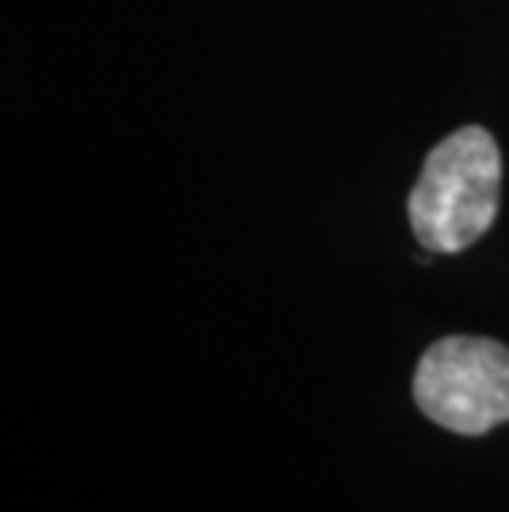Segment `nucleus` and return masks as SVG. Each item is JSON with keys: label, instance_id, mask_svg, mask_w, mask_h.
<instances>
[{"label": "nucleus", "instance_id": "nucleus-1", "mask_svg": "<svg viewBox=\"0 0 509 512\" xmlns=\"http://www.w3.org/2000/svg\"><path fill=\"white\" fill-rule=\"evenodd\" d=\"M503 159L483 126H463L430 149L407 199L410 228L433 255H457L490 232L500 209Z\"/></svg>", "mask_w": 509, "mask_h": 512}, {"label": "nucleus", "instance_id": "nucleus-2", "mask_svg": "<svg viewBox=\"0 0 509 512\" xmlns=\"http://www.w3.org/2000/svg\"><path fill=\"white\" fill-rule=\"evenodd\" d=\"M414 400L437 427L483 437L509 420V351L490 337H443L420 357Z\"/></svg>", "mask_w": 509, "mask_h": 512}]
</instances>
